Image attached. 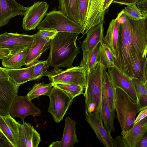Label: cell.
I'll return each mask as SVG.
<instances>
[{
	"mask_svg": "<svg viewBox=\"0 0 147 147\" xmlns=\"http://www.w3.org/2000/svg\"><path fill=\"white\" fill-rule=\"evenodd\" d=\"M101 116L103 125L109 133L114 132V119L115 113L111 110L106 98L102 93L101 102Z\"/></svg>",
	"mask_w": 147,
	"mask_h": 147,
	"instance_id": "83f0119b",
	"label": "cell"
},
{
	"mask_svg": "<svg viewBox=\"0 0 147 147\" xmlns=\"http://www.w3.org/2000/svg\"><path fill=\"white\" fill-rule=\"evenodd\" d=\"M29 100L27 96L17 95L11 103L9 114L12 117H18L23 123L27 116L32 115L34 117L40 115L41 111Z\"/></svg>",
	"mask_w": 147,
	"mask_h": 147,
	"instance_id": "9c48e42d",
	"label": "cell"
},
{
	"mask_svg": "<svg viewBox=\"0 0 147 147\" xmlns=\"http://www.w3.org/2000/svg\"><path fill=\"white\" fill-rule=\"evenodd\" d=\"M33 39V35L5 32L0 34V48L11 51L30 47Z\"/></svg>",
	"mask_w": 147,
	"mask_h": 147,
	"instance_id": "30bf717a",
	"label": "cell"
},
{
	"mask_svg": "<svg viewBox=\"0 0 147 147\" xmlns=\"http://www.w3.org/2000/svg\"><path fill=\"white\" fill-rule=\"evenodd\" d=\"M53 86V84L51 82L47 84H45L43 82L36 83L26 96L31 100L38 98L42 95H46L49 96L52 91Z\"/></svg>",
	"mask_w": 147,
	"mask_h": 147,
	"instance_id": "4dcf8cb0",
	"label": "cell"
},
{
	"mask_svg": "<svg viewBox=\"0 0 147 147\" xmlns=\"http://www.w3.org/2000/svg\"><path fill=\"white\" fill-rule=\"evenodd\" d=\"M28 8L15 0H0V27L6 25L14 17L24 15Z\"/></svg>",
	"mask_w": 147,
	"mask_h": 147,
	"instance_id": "2e32d148",
	"label": "cell"
},
{
	"mask_svg": "<svg viewBox=\"0 0 147 147\" xmlns=\"http://www.w3.org/2000/svg\"><path fill=\"white\" fill-rule=\"evenodd\" d=\"M35 64L27 67L18 69L2 68L8 74L9 79L16 85L20 86L28 81H32Z\"/></svg>",
	"mask_w": 147,
	"mask_h": 147,
	"instance_id": "cb8c5ba5",
	"label": "cell"
},
{
	"mask_svg": "<svg viewBox=\"0 0 147 147\" xmlns=\"http://www.w3.org/2000/svg\"><path fill=\"white\" fill-rule=\"evenodd\" d=\"M49 7L47 2L39 1L28 7L23 19V29L25 31L35 30L45 16Z\"/></svg>",
	"mask_w": 147,
	"mask_h": 147,
	"instance_id": "ba28073f",
	"label": "cell"
},
{
	"mask_svg": "<svg viewBox=\"0 0 147 147\" xmlns=\"http://www.w3.org/2000/svg\"><path fill=\"white\" fill-rule=\"evenodd\" d=\"M136 4L141 13L147 16V0H138Z\"/></svg>",
	"mask_w": 147,
	"mask_h": 147,
	"instance_id": "8d00e7d4",
	"label": "cell"
},
{
	"mask_svg": "<svg viewBox=\"0 0 147 147\" xmlns=\"http://www.w3.org/2000/svg\"><path fill=\"white\" fill-rule=\"evenodd\" d=\"M104 66L99 62L94 69L87 73L83 94L85 113L101 111L102 74Z\"/></svg>",
	"mask_w": 147,
	"mask_h": 147,
	"instance_id": "3957f363",
	"label": "cell"
},
{
	"mask_svg": "<svg viewBox=\"0 0 147 147\" xmlns=\"http://www.w3.org/2000/svg\"><path fill=\"white\" fill-rule=\"evenodd\" d=\"M30 47L11 51L10 53L2 60L3 66L6 68L14 69L20 68L22 66L25 65L24 61Z\"/></svg>",
	"mask_w": 147,
	"mask_h": 147,
	"instance_id": "603a6c76",
	"label": "cell"
},
{
	"mask_svg": "<svg viewBox=\"0 0 147 147\" xmlns=\"http://www.w3.org/2000/svg\"><path fill=\"white\" fill-rule=\"evenodd\" d=\"M59 10L70 19L80 24L78 0H59Z\"/></svg>",
	"mask_w": 147,
	"mask_h": 147,
	"instance_id": "484cf974",
	"label": "cell"
},
{
	"mask_svg": "<svg viewBox=\"0 0 147 147\" xmlns=\"http://www.w3.org/2000/svg\"><path fill=\"white\" fill-rule=\"evenodd\" d=\"M108 74L115 88L123 90L134 102H138L136 92L131 78L123 74L115 67L108 69Z\"/></svg>",
	"mask_w": 147,
	"mask_h": 147,
	"instance_id": "9a60e30c",
	"label": "cell"
},
{
	"mask_svg": "<svg viewBox=\"0 0 147 147\" xmlns=\"http://www.w3.org/2000/svg\"><path fill=\"white\" fill-rule=\"evenodd\" d=\"M37 28L39 30L83 34V28L81 25L70 19L59 10H54L47 13Z\"/></svg>",
	"mask_w": 147,
	"mask_h": 147,
	"instance_id": "5b68a950",
	"label": "cell"
},
{
	"mask_svg": "<svg viewBox=\"0 0 147 147\" xmlns=\"http://www.w3.org/2000/svg\"><path fill=\"white\" fill-rule=\"evenodd\" d=\"M86 71L81 66H72L66 69L59 68H53L48 71L45 76L53 83H59L72 84L84 88L86 77Z\"/></svg>",
	"mask_w": 147,
	"mask_h": 147,
	"instance_id": "8992f818",
	"label": "cell"
},
{
	"mask_svg": "<svg viewBox=\"0 0 147 147\" xmlns=\"http://www.w3.org/2000/svg\"><path fill=\"white\" fill-rule=\"evenodd\" d=\"M19 87L10 79L0 81V115L9 114L11 103L18 95Z\"/></svg>",
	"mask_w": 147,
	"mask_h": 147,
	"instance_id": "7c38bea8",
	"label": "cell"
},
{
	"mask_svg": "<svg viewBox=\"0 0 147 147\" xmlns=\"http://www.w3.org/2000/svg\"><path fill=\"white\" fill-rule=\"evenodd\" d=\"M113 0H105L103 7V11L105 15L107 11V9L111 4L112 3Z\"/></svg>",
	"mask_w": 147,
	"mask_h": 147,
	"instance_id": "7bdbcfd3",
	"label": "cell"
},
{
	"mask_svg": "<svg viewBox=\"0 0 147 147\" xmlns=\"http://www.w3.org/2000/svg\"><path fill=\"white\" fill-rule=\"evenodd\" d=\"M78 34L69 32H58L50 41L49 53L47 59L53 68L71 67L73 61L80 53L76 44Z\"/></svg>",
	"mask_w": 147,
	"mask_h": 147,
	"instance_id": "7a4b0ae2",
	"label": "cell"
},
{
	"mask_svg": "<svg viewBox=\"0 0 147 147\" xmlns=\"http://www.w3.org/2000/svg\"><path fill=\"white\" fill-rule=\"evenodd\" d=\"M147 147V135L146 133L137 144L136 147Z\"/></svg>",
	"mask_w": 147,
	"mask_h": 147,
	"instance_id": "ab89813d",
	"label": "cell"
},
{
	"mask_svg": "<svg viewBox=\"0 0 147 147\" xmlns=\"http://www.w3.org/2000/svg\"><path fill=\"white\" fill-rule=\"evenodd\" d=\"M147 131V117H146L128 131L121 132L127 147H136V145Z\"/></svg>",
	"mask_w": 147,
	"mask_h": 147,
	"instance_id": "ffe728a7",
	"label": "cell"
},
{
	"mask_svg": "<svg viewBox=\"0 0 147 147\" xmlns=\"http://www.w3.org/2000/svg\"><path fill=\"white\" fill-rule=\"evenodd\" d=\"M139 113L137 117L135 118L132 126L136 125L147 117V107L144 108Z\"/></svg>",
	"mask_w": 147,
	"mask_h": 147,
	"instance_id": "f35d334b",
	"label": "cell"
},
{
	"mask_svg": "<svg viewBox=\"0 0 147 147\" xmlns=\"http://www.w3.org/2000/svg\"><path fill=\"white\" fill-rule=\"evenodd\" d=\"M104 66L102 74V91L109 106L113 113H115V88L111 78Z\"/></svg>",
	"mask_w": 147,
	"mask_h": 147,
	"instance_id": "d4e9b609",
	"label": "cell"
},
{
	"mask_svg": "<svg viewBox=\"0 0 147 147\" xmlns=\"http://www.w3.org/2000/svg\"><path fill=\"white\" fill-rule=\"evenodd\" d=\"M131 79L137 96L139 112L147 107V82L139 79Z\"/></svg>",
	"mask_w": 147,
	"mask_h": 147,
	"instance_id": "f1b7e54d",
	"label": "cell"
},
{
	"mask_svg": "<svg viewBox=\"0 0 147 147\" xmlns=\"http://www.w3.org/2000/svg\"><path fill=\"white\" fill-rule=\"evenodd\" d=\"M86 120L94 132L100 142L105 147H113V139L103 125L101 111L86 113Z\"/></svg>",
	"mask_w": 147,
	"mask_h": 147,
	"instance_id": "8fae6325",
	"label": "cell"
},
{
	"mask_svg": "<svg viewBox=\"0 0 147 147\" xmlns=\"http://www.w3.org/2000/svg\"><path fill=\"white\" fill-rule=\"evenodd\" d=\"M9 147L12 146L6 139L2 140L0 138V147Z\"/></svg>",
	"mask_w": 147,
	"mask_h": 147,
	"instance_id": "ee69618b",
	"label": "cell"
},
{
	"mask_svg": "<svg viewBox=\"0 0 147 147\" xmlns=\"http://www.w3.org/2000/svg\"><path fill=\"white\" fill-rule=\"evenodd\" d=\"M117 20L119 57L115 65L123 74L132 78L133 63L146 57L147 18L133 20L124 13Z\"/></svg>",
	"mask_w": 147,
	"mask_h": 147,
	"instance_id": "6da1fadb",
	"label": "cell"
},
{
	"mask_svg": "<svg viewBox=\"0 0 147 147\" xmlns=\"http://www.w3.org/2000/svg\"><path fill=\"white\" fill-rule=\"evenodd\" d=\"M105 0H89L85 23L83 27V34H86L92 27L105 22V14L103 9Z\"/></svg>",
	"mask_w": 147,
	"mask_h": 147,
	"instance_id": "4fadbf2b",
	"label": "cell"
},
{
	"mask_svg": "<svg viewBox=\"0 0 147 147\" xmlns=\"http://www.w3.org/2000/svg\"><path fill=\"white\" fill-rule=\"evenodd\" d=\"M138 0H113L112 3L121 5H127L132 3H136Z\"/></svg>",
	"mask_w": 147,
	"mask_h": 147,
	"instance_id": "60d3db41",
	"label": "cell"
},
{
	"mask_svg": "<svg viewBox=\"0 0 147 147\" xmlns=\"http://www.w3.org/2000/svg\"><path fill=\"white\" fill-rule=\"evenodd\" d=\"M115 109L116 117L120 124L122 131L125 132L132 127L138 113V102H134L128 95L119 88H115Z\"/></svg>",
	"mask_w": 147,
	"mask_h": 147,
	"instance_id": "277c9868",
	"label": "cell"
},
{
	"mask_svg": "<svg viewBox=\"0 0 147 147\" xmlns=\"http://www.w3.org/2000/svg\"><path fill=\"white\" fill-rule=\"evenodd\" d=\"M37 32L44 39L50 41L58 32L51 30H39Z\"/></svg>",
	"mask_w": 147,
	"mask_h": 147,
	"instance_id": "d590c367",
	"label": "cell"
},
{
	"mask_svg": "<svg viewBox=\"0 0 147 147\" xmlns=\"http://www.w3.org/2000/svg\"><path fill=\"white\" fill-rule=\"evenodd\" d=\"M20 123L9 114L0 115V131L12 147H19Z\"/></svg>",
	"mask_w": 147,
	"mask_h": 147,
	"instance_id": "5bb4252c",
	"label": "cell"
},
{
	"mask_svg": "<svg viewBox=\"0 0 147 147\" xmlns=\"http://www.w3.org/2000/svg\"><path fill=\"white\" fill-rule=\"evenodd\" d=\"M19 147H37L41 142L40 134L28 123H20Z\"/></svg>",
	"mask_w": 147,
	"mask_h": 147,
	"instance_id": "ac0fdd59",
	"label": "cell"
},
{
	"mask_svg": "<svg viewBox=\"0 0 147 147\" xmlns=\"http://www.w3.org/2000/svg\"><path fill=\"white\" fill-rule=\"evenodd\" d=\"M127 147L122 137L118 136L113 139V147Z\"/></svg>",
	"mask_w": 147,
	"mask_h": 147,
	"instance_id": "74e56055",
	"label": "cell"
},
{
	"mask_svg": "<svg viewBox=\"0 0 147 147\" xmlns=\"http://www.w3.org/2000/svg\"><path fill=\"white\" fill-rule=\"evenodd\" d=\"M89 0H78L80 24L84 26L86 19Z\"/></svg>",
	"mask_w": 147,
	"mask_h": 147,
	"instance_id": "e575fe53",
	"label": "cell"
},
{
	"mask_svg": "<svg viewBox=\"0 0 147 147\" xmlns=\"http://www.w3.org/2000/svg\"><path fill=\"white\" fill-rule=\"evenodd\" d=\"M9 76L3 68L0 67V81L9 80Z\"/></svg>",
	"mask_w": 147,
	"mask_h": 147,
	"instance_id": "b9f144b4",
	"label": "cell"
},
{
	"mask_svg": "<svg viewBox=\"0 0 147 147\" xmlns=\"http://www.w3.org/2000/svg\"><path fill=\"white\" fill-rule=\"evenodd\" d=\"M99 44L97 45L92 50L86 51L82 49L83 56L80 65L84 67L89 73L96 67L99 63L97 58Z\"/></svg>",
	"mask_w": 147,
	"mask_h": 147,
	"instance_id": "4316f807",
	"label": "cell"
},
{
	"mask_svg": "<svg viewBox=\"0 0 147 147\" xmlns=\"http://www.w3.org/2000/svg\"><path fill=\"white\" fill-rule=\"evenodd\" d=\"M121 11L131 19L138 20L147 18V16L144 15L141 13L136 3L128 5Z\"/></svg>",
	"mask_w": 147,
	"mask_h": 147,
	"instance_id": "836d02e7",
	"label": "cell"
},
{
	"mask_svg": "<svg viewBox=\"0 0 147 147\" xmlns=\"http://www.w3.org/2000/svg\"><path fill=\"white\" fill-rule=\"evenodd\" d=\"M49 103L48 112L57 123L63 120L74 98L53 84L52 91L49 96Z\"/></svg>",
	"mask_w": 147,
	"mask_h": 147,
	"instance_id": "52a82bcc",
	"label": "cell"
},
{
	"mask_svg": "<svg viewBox=\"0 0 147 147\" xmlns=\"http://www.w3.org/2000/svg\"><path fill=\"white\" fill-rule=\"evenodd\" d=\"M118 36L119 24L117 17L115 18L112 19L110 23L103 42L107 44L111 50L114 58L115 64L119 57Z\"/></svg>",
	"mask_w": 147,
	"mask_h": 147,
	"instance_id": "44dd1931",
	"label": "cell"
},
{
	"mask_svg": "<svg viewBox=\"0 0 147 147\" xmlns=\"http://www.w3.org/2000/svg\"><path fill=\"white\" fill-rule=\"evenodd\" d=\"M33 35L32 43L24 61L27 67L35 64L42 54L49 49L50 41L44 39L38 32Z\"/></svg>",
	"mask_w": 147,
	"mask_h": 147,
	"instance_id": "e0dca14e",
	"label": "cell"
},
{
	"mask_svg": "<svg viewBox=\"0 0 147 147\" xmlns=\"http://www.w3.org/2000/svg\"><path fill=\"white\" fill-rule=\"evenodd\" d=\"M103 23L90 28L86 33V36L81 44L82 49L89 51L93 49L104 39Z\"/></svg>",
	"mask_w": 147,
	"mask_h": 147,
	"instance_id": "7402d4cb",
	"label": "cell"
},
{
	"mask_svg": "<svg viewBox=\"0 0 147 147\" xmlns=\"http://www.w3.org/2000/svg\"><path fill=\"white\" fill-rule=\"evenodd\" d=\"M53 84L73 98L77 96L84 94L83 91L84 88L81 86L59 83Z\"/></svg>",
	"mask_w": 147,
	"mask_h": 147,
	"instance_id": "1f68e13d",
	"label": "cell"
},
{
	"mask_svg": "<svg viewBox=\"0 0 147 147\" xmlns=\"http://www.w3.org/2000/svg\"><path fill=\"white\" fill-rule=\"evenodd\" d=\"M98 60L107 68L116 67L114 58L109 47L103 42L99 43L97 55Z\"/></svg>",
	"mask_w": 147,
	"mask_h": 147,
	"instance_id": "f546056e",
	"label": "cell"
},
{
	"mask_svg": "<svg viewBox=\"0 0 147 147\" xmlns=\"http://www.w3.org/2000/svg\"><path fill=\"white\" fill-rule=\"evenodd\" d=\"M50 66L47 60H38L35 64L33 69L32 81L39 79L44 76L48 71Z\"/></svg>",
	"mask_w": 147,
	"mask_h": 147,
	"instance_id": "d6a6232c",
	"label": "cell"
},
{
	"mask_svg": "<svg viewBox=\"0 0 147 147\" xmlns=\"http://www.w3.org/2000/svg\"><path fill=\"white\" fill-rule=\"evenodd\" d=\"M65 121L62 139L60 141L52 142L49 147H73L76 143L79 142L76 132V122L69 117H67Z\"/></svg>",
	"mask_w": 147,
	"mask_h": 147,
	"instance_id": "d6986e66",
	"label": "cell"
}]
</instances>
